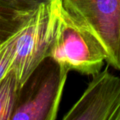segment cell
<instances>
[{
    "instance_id": "1",
    "label": "cell",
    "mask_w": 120,
    "mask_h": 120,
    "mask_svg": "<svg viewBox=\"0 0 120 120\" xmlns=\"http://www.w3.org/2000/svg\"><path fill=\"white\" fill-rule=\"evenodd\" d=\"M51 35L47 58L58 64L64 75L71 71L92 76L107 59L105 47L84 22L71 14L62 0H53Z\"/></svg>"
},
{
    "instance_id": "7",
    "label": "cell",
    "mask_w": 120,
    "mask_h": 120,
    "mask_svg": "<svg viewBox=\"0 0 120 120\" xmlns=\"http://www.w3.org/2000/svg\"><path fill=\"white\" fill-rule=\"evenodd\" d=\"M34 12L19 11L0 0V40H5L20 30Z\"/></svg>"
},
{
    "instance_id": "10",
    "label": "cell",
    "mask_w": 120,
    "mask_h": 120,
    "mask_svg": "<svg viewBox=\"0 0 120 120\" xmlns=\"http://www.w3.org/2000/svg\"><path fill=\"white\" fill-rule=\"evenodd\" d=\"M115 120H120V110L119 112L118 113V115H117L116 118H115Z\"/></svg>"
},
{
    "instance_id": "8",
    "label": "cell",
    "mask_w": 120,
    "mask_h": 120,
    "mask_svg": "<svg viewBox=\"0 0 120 120\" xmlns=\"http://www.w3.org/2000/svg\"><path fill=\"white\" fill-rule=\"evenodd\" d=\"M19 30L5 40H0V81L12 71L15 44Z\"/></svg>"
},
{
    "instance_id": "9",
    "label": "cell",
    "mask_w": 120,
    "mask_h": 120,
    "mask_svg": "<svg viewBox=\"0 0 120 120\" xmlns=\"http://www.w3.org/2000/svg\"><path fill=\"white\" fill-rule=\"evenodd\" d=\"M19 11L32 12L43 4H49L52 0H1Z\"/></svg>"
},
{
    "instance_id": "2",
    "label": "cell",
    "mask_w": 120,
    "mask_h": 120,
    "mask_svg": "<svg viewBox=\"0 0 120 120\" xmlns=\"http://www.w3.org/2000/svg\"><path fill=\"white\" fill-rule=\"evenodd\" d=\"M67 75L51 58L39 64L19 88L12 120H55Z\"/></svg>"
},
{
    "instance_id": "3",
    "label": "cell",
    "mask_w": 120,
    "mask_h": 120,
    "mask_svg": "<svg viewBox=\"0 0 120 120\" xmlns=\"http://www.w3.org/2000/svg\"><path fill=\"white\" fill-rule=\"evenodd\" d=\"M62 3L101 42L108 65L120 71V0H62Z\"/></svg>"
},
{
    "instance_id": "6",
    "label": "cell",
    "mask_w": 120,
    "mask_h": 120,
    "mask_svg": "<svg viewBox=\"0 0 120 120\" xmlns=\"http://www.w3.org/2000/svg\"><path fill=\"white\" fill-rule=\"evenodd\" d=\"M19 87L17 76L13 71L0 81V120H12Z\"/></svg>"
},
{
    "instance_id": "5",
    "label": "cell",
    "mask_w": 120,
    "mask_h": 120,
    "mask_svg": "<svg viewBox=\"0 0 120 120\" xmlns=\"http://www.w3.org/2000/svg\"><path fill=\"white\" fill-rule=\"evenodd\" d=\"M120 110V77L108 67L92 75L82 96L64 120H115Z\"/></svg>"
},
{
    "instance_id": "4",
    "label": "cell",
    "mask_w": 120,
    "mask_h": 120,
    "mask_svg": "<svg viewBox=\"0 0 120 120\" xmlns=\"http://www.w3.org/2000/svg\"><path fill=\"white\" fill-rule=\"evenodd\" d=\"M51 2L39 6L19 30L12 71L20 87L47 58L51 35Z\"/></svg>"
}]
</instances>
